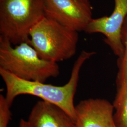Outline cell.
Wrapping results in <instances>:
<instances>
[{"label":"cell","mask_w":127,"mask_h":127,"mask_svg":"<svg viewBox=\"0 0 127 127\" xmlns=\"http://www.w3.org/2000/svg\"><path fill=\"white\" fill-rule=\"evenodd\" d=\"M82 1H84L85 2H87V3H90V0H80Z\"/></svg>","instance_id":"4fadbf2b"},{"label":"cell","mask_w":127,"mask_h":127,"mask_svg":"<svg viewBox=\"0 0 127 127\" xmlns=\"http://www.w3.org/2000/svg\"><path fill=\"white\" fill-rule=\"evenodd\" d=\"M27 122L29 127H76L74 121L62 109L43 100L33 106Z\"/></svg>","instance_id":"ba28073f"},{"label":"cell","mask_w":127,"mask_h":127,"mask_svg":"<svg viewBox=\"0 0 127 127\" xmlns=\"http://www.w3.org/2000/svg\"><path fill=\"white\" fill-rule=\"evenodd\" d=\"M116 83L117 92L113 102L114 121L117 127H127V82Z\"/></svg>","instance_id":"9c48e42d"},{"label":"cell","mask_w":127,"mask_h":127,"mask_svg":"<svg viewBox=\"0 0 127 127\" xmlns=\"http://www.w3.org/2000/svg\"><path fill=\"white\" fill-rule=\"evenodd\" d=\"M45 16L77 32L84 31L92 18L90 3L80 0H44Z\"/></svg>","instance_id":"8992f818"},{"label":"cell","mask_w":127,"mask_h":127,"mask_svg":"<svg viewBox=\"0 0 127 127\" xmlns=\"http://www.w3.org/2000/svg\"><path fill=\"white\" fill-rule=\"evenodd\" d=\"M45 16L44 0H0V36L13 46L28 42L31 30Z\"/></svg>","instance_id":"277c9868"},{"label":"cell","mask_w":127,"mask_h":127,"mask_svg":"<svg viewBox=\"0 0 127 127\" xmlns=\"http://www.w3.org/2000/svg\"><path fill=\"white\" fill-rule=\"evenodd\" d=\"M5 96L0 95V127H8L11 120L12 114Z\"/></svg>","instance_id":"8fae6325"},{"label":"cell","mask_w":127,"mask_h":127,"mask_svg":"<svg viewBox=\"0 0 127 127\" xmlns=\"http://www.w3.org/2000/svg\"><path fill=\"white\" fill-rule=\"evenodd\" d=\"M0 69L25 81L45 82L58 77V63L43 59L28 42L13 46L0 36Z\"/></svg>","instance_id":"7a4b0ae2"},{"label":"cell","mask_w":127,"mask_h":127,"mask_svg":"<svg viewBox=\"0 0 127 127\" xmlns=\"http://www.w3.org/2000/svg\"><path fill=\"white\" fill-rule=\"evenodd\" d=\"M95 52L82 51L73 65L68 82L63 86H56L45 82L27 81L0 69V75L6 86L5 97L11 106L16 97L29 95L39 97L56 105L64 111L74 122L75 119L74 99L79 80L80 71L84 63Z\"/></svg>","instance_id":"6da1fadb"},{"label":"cell","mask_w":127,"mask_h":127,"mask_svg":"<svg viewBox=\"0 0 127 127\" xmlns=\"http://www.w3.org/2000/svg\"><path fill=\"white\" fill-rule=\"evenodd\" d=\"M19 127H29L27 121H26L23 119H21L19 122Z\"/></svg>","instance_id":"7c38bea8"},{"label":"cell","mask_w":127,"mask_h":127,"mask_svg":"<svg viewBox=\"0 0 127 127\" xmlns=\"http://www.w3.org/2000/svg\"><path fill=\"white\" fill-rule=\"evenodd\" d=\"M78 32L44 16L30 32L28 42L43 59L58 63L75 54Z\"/></svg>","instance_id":"3957f363"},{"label":"cell","mask_w":127,"mask_h":127,"mask_svg":"<svg viewBox=\"0 0 127 127\" xmlns=\"http://www.w3.org/2000/svg\"><path fill=\"white\" fill-rule=\"evenodd\" d=\"M113 104L102 98H89L75 106L76 127H117Z\"/></svg>","instance_id":"52a82bcc"},{"label":"cell","mask_w":127,"mask_h":127,"mask_svg":"<svg viewBox=\"0 0 127 127\" xmlns=\"http://www.w3.org/2000/svg\"><path fill=\"white\" fill-rule=\"evenodd\" d=\"M122 39L124 52L123 56L117 59L118 72L116 83L127 82V17L123 25Z\"/></svg>","instance_id":"30bf717a"},{"label":"cell","mask_w":127,"mask_h":127,"mask_svg":"<svg viewBox=\"0 0 127 127\" xmlns=\"http://www.w3.org/2000/svg\"><path fill=\"white\" fill-rule=\"evenodd\" d=\"M114 8L109 16L92 18L84 32L89 34L100 33L105 37L104 41L118 58L123 56L124 46L122 32L127 17V0H114Z\"/></svg>","instance_id":"5b68a950"}]
</instances>
